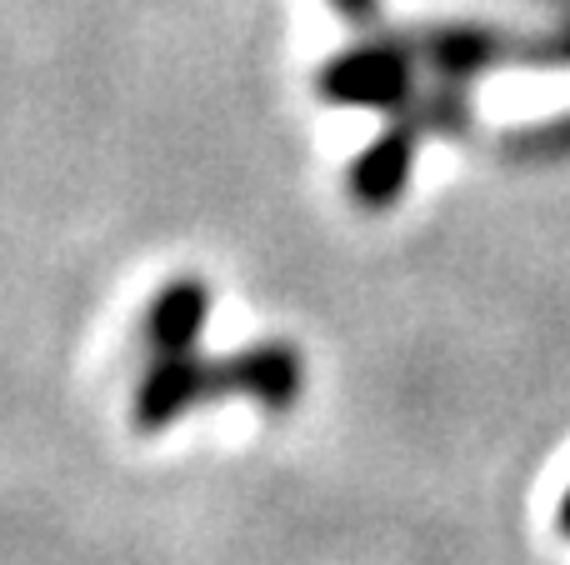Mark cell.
<instances>
[{"instance_id":"cell-1","label":"cell","mask_w":570,"mask_h":565,"mask_svg":"<svg viewBox=\"0 0 570 565\" xmlns=\"http://www.w3.org/2000/svg\"><path fill=\"white\" fill-rule=\"evenodd\" d=\"M246 376H240V350L236 356L206 360L196 350H180V356H150L146 376L136 386L130 400V420L136 430L156 436V430L176 426L180 416H190L196 406H210L216 396H240Z\"/></svg>"},{"instance_id":"cell-2","label":"cell","mask_w":570,"mask_h":565,"mask_svg":"<svg viewBox=\"0 0 570 565\" xmlns=\"http://www.w3.org/2000/svg\"><path fill=\"white\" fill-rule=\"evenodd\" d=\"M321 96L335 106H365V110H401L415 96V60L401 40H375L335 56L321 70Z\"/></svg>"},{"instance_id":"cell-3","label":"cell","mask_w":570,"mask_h":565,"mask_svg":"<svg viewBox=\"0 0 570 565\" xmlns=\"http://www.w3.org/2000/svg\"><path fill=\"white\" fill-rule=\"evenodd\" d=\"M210 316V286L196 276H176L166 290H156V300L146 306L140 320V340H146L150 356H180V350H196L200 330Z\"/></svg>"},{"instance_id":"cell-4","label":"cell","mask_w":570,"mask_h":565,"mask_svg":"<svg viewBox=\"0 0 570 565\" xmlns=\"http://www.w3.org/2000/svg\"><path fill=\"white\" fill-rule=\"evenodd\" d=\"M415 170V126H401L395 120L385 136H375L371 146L361 150V160L351 166V196L355 206L365 210H385L401 200V190L411 186Z\"/></svg>"},{"instance_id":"cell-5","label":"cell","mask_w":570,"mask_h":565,"mask_svg":"<svg viewBox=\"0 0 570 565\" xmlns=\"http://www.w3.org/2000/svg\"><path fill=\"white\" fill-rule=\"evenodd\" d=\"M335 10H341L345 20H355V26H371L375 10H381V0H335Z\"/></svg>"},{"instance_id":"cell-6","label":"cell","mask_w":570,"mask_h":565,"mask_svg":"<svg viewBox=\"0 0 570 565\" xmlns=\"http://www.w3.org/2000/svg\"><path fill=\"white\" fill-rule=\"evenodd\" d=\"M556 526H561V536H570V496L561 500V521H556Z\"/></svg>"}]
</instances>
